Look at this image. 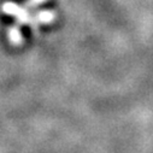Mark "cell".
<instances>
[{"label":"cell","instance_id":"cell-1","mask_svg":"<svg viewBox=\"0 0 153 153\" xmlns=\"http://www.w3.org/2000/svg\"><path fill=\"white\" fill-rule=\"evenodd\" d=\"M29 5L25 4V6H18L17 4L13 3H6L3 6V11L7 13L9 16H12L16 18V24L17 27H11L9 29V39L12 44L18 45L23 41L22 34L19 31V27L23 25H30V27H36L37 24H45L50 23L54 19V12L53 11H39L36 15H31L29 12Z\"/></svg>","mask_w":153,"mask_h":153}]
</instances>
